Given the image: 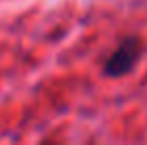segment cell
<instances>
[{"instance_id":"obj_1","label":"cell","mask_w":147,"mask_h":145,"mask_svg":"<svg viewBox=\"0 0 147 145\" xmlns=\"http://www.w3.org/2000/svg\"><path fill=\"white\" fill-rule=\"evenodd\" d=\"M141 53V43L136 36H128L119 43V47L109 56L105 64V75L107 77H121V75L130 73L132 66L136 64V58Z\"/></svg>"}]
</instances>
